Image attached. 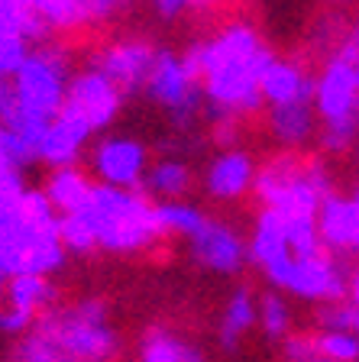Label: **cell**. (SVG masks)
I'll return each instance as SVG.
<instances>
[{
  "label": "cell",
  "instance_id": "1",
  "mask_svg": "<svg viewBox=\"0 0 359 362\" xmlns=\"http://www.w3.org/2000/svg\"><path fill=\"white\" fill-rule=\"evenodd\" d=\"M269 55L249 30H233L185 62L195 84H204L217 104L249 107L259 100V81L269 68Z\"/></svg>",
  "mask_w": 359,
  "mask_h": 362
},
{
  "label": "cell",
  "instance_id": "2",
  "mask_svg": "<svg viewBox=\"0 0 359 362\" xmlns=\"http://www.w3.org/2000/svg\"><path fill=\"white\" fill-rule=\"evenodd\" d=\"M75 217L88 223L94 243H104L110 249H136L162 233L156 223V207H146V201L117 188H94L91 204Z\"/></svg>",
  "mask_w": 359,
  "mask_h": 362
},
{
  "label": "cell",
  "instance_id": "3",
  "mask_svg": "<svg viewBox=\"0 0 359 362\" xmlns=\"http://www.w3.org/2000/svg\"><path fill=\"white\" fill-rule=\"evenodd\" d=\"M36 330H42L72 362H110L117 346L113 330L107 327V308L101 301L45 314Z\"/></svg>",
  "mask_w": 359,
  "mask_h": 362
},
{
  "label": "cell",
  "instance_id": "4",
  "mask_svg": "<svg viewBox=\"0 0 359 362\" xmlns=\"http://www.w3.org/2000/svg\"><path fill=\"white\" fill-rule=\"evenodd\" d=\"M314 98L321 113L330 123V143L334 146L350 143V136L356 133L353 110H356V100H359V78H356V59L353 55H343V59H337L327 68V75L314 84Z\"/></svg>",
  "mask_w": 359,
  "mask_h": 362
},
{
  "label": "cell",
  "instance_id": "5",
  "mask_svg": "<svg viewBox=\"0 0 359 362\" xmlns=\"http://www.w3.org/2000/svg\"><path fill=\"white\" fill-rule=\"evenodd\" d=\"M117 88L107 81L101 71L94 75H81L65 94V104H62V113H68L72 120H78L81 127L94 129L101 123L110 120V113L117 110Z\"/></svg>",
  "mask_w": 359,
  "mask_h": 362
},
{
  "label": "cell",
  "instance_id": "6",
  "mask_svg": "<svg viewBox=\"0 0 359 362\" xmlns=\"http://www.w3.org/2000/svg\"><path fill=\"white\" fill-rule=\"evenodd\" d=\"M146 90H149L152 98L159 100V104L172 107L175 117H188L191 113V107H195V78L188 75L185 62H175L172 55H156V62H152L149 75H146Z\"/></svg>",
  "mask_w": 359,
  "mask_h": 362
},
{
  "label": "cell",
  "instance_id": "7",
  "mask_svg": "<svg viewBox=\"0 0 359 362\" xmlns=\"http://www.w3.org/2000/svg\"><path fill=\"white\" fill-rule=\"evenodd\" d=\"M101 178L113 188H130L142 181V168H146V152L130 139H107L104 146H98L94 156Z\"/></svg>",
  "mask_w": 359,
  "mask_h": 362
},
{
  "label": "cell",
  "instance_id": "8",
  "mask_svg": "<svg viewBox=\"0 0 359 362\" xmlns=\"http://www.w3.org/2000/svg\"><path fill=\"white\" fill-rule=\"evenodd\" d=\"M191 243H195V256L201 259L207 269L237 272L239 265H243V243H239L227 226L214 223V220H207V226H204Z\"/></svg>",
  "mask_w": 359,
  "mask_h": 362
},
{
  "label": "cell",
  "instance_id": "9",
  "mask_svg": "<svg viewBox=\"0 0 359 362\" xmlns=\"http://www.w3.org/2000/svg\"><path fill=\"white\" fill-rule=\"evenodd\" d=\"M156 52L146 45H117L101 59V75L113 84V88H133V84L146 81Z\"/></svg>",
  "mask_w": 359,
  "mask_h": 362
},
{
  "label": "cell",
  "instance_id": "10",
  "mask_svg": "<svg viewBox=\"0 0 359 362\" xmlns=\"http://www.w3.org/2000/svg\"><path fill=\"white\" fill-rule=\"evenodd\" d=\"M321 236L334 249H359V201L327 197L321 207Z\"/></svg>",
  "mask_w": 359,
  "mask_h": 362
},
{
  "label": "cell",
  "instance_id": "11",
  "mask_svg": "<svg viewBox=\"0 0 359 362\" xmlns=\"http://www.w3.org/2000/svg\"><path fill=\"white\" fill-rule=\"evenodd\" d=\"M259 94L266 100H272L275 107L298 104V100H314V81L307 75H301L295 65H278V62H272L259 81Z\"/></svg>",
  "mask_w": 359,
  "mask_h": 362
},
{
  "label": "cell",
  "instance_id": "12",
  "mask_svg": "<svg viewBox=\"0 0 359 362\" xmlns=\"http://www.w3.org/2000/svg\"><path fill=\"white\" fill-rule=\"evenodd\" d=\"M253 178V162L243 152H227L220 156L207 172V191L214 197H237Z\"/></svg>",
  "mask_w": 359,
  "mask_h": 362
},
{
  "label": "cell",
  "instance_id": "13",
  "mask_svg": "<svg viewBox=\"0 0 359 362\" xmlns=\"http://www.w3.org/2000/svg\"><path fill=\"white\" fill-rule=\"evenodd\" d=\"M84 136H88V127H81L78 120H72L68 113L59 110L52 127L45 129V136L39 139V152L45 158H52V162H68V158L75 156L78 143H81Z\"/></svg>",
  "mask_w": 359,
  "mask_h": 362
},
{
  "label": "cell",
  "instance_id": "14",
  "mask_svg": "<svg viewBox=\"0 0 359 362\" xmlns=\"http://www.w3.org/2000/svg\"><path fill=\"white\" fill-rule=\"evenodd\" d=\"M142 362H204L191 343H185L181 337L162 330V327H152L142 339Z\"/></svg>",
  "mask_w": 359,
  "mask_h": 362
},
{
  "label": "cell",
  "instance_id": "15",
  "mask_svg": "<svg viewBox=\"0 0 359 362\" xmlns=\"http://www.w3.org/2000/svg\"><path fill=\"white\" fill-rule=\"evenodd\" d=\"M52 301V288L45 275H13L7 285V308H16L23 314L36 317L39 308Z\"/></svg>",
  "mask_w": 359,
  "mask_h": 362
},
{
  "label": "cell",
  "instance_id": "16",
  "mask_svg": "<svg viewBox=\"0 0 359 362\" xmlns=\"http://www.w3.org/2000/svg\"><path fill=\"white\" fill-rule=\"evenodd\" d=\"M256 324V301L249 291H237L230 298L224 310V320H220V343L224 349H233L239 343V337Z\"/></svg>",
  "mask_w": 359,
  "mask_h": 362
},
{
  "label": "cell",
  "instance_id": "17",
  "mask_svg": "<svg viewBox=\"0 0 359 362\" xmlns=\"http://www.w3.org/2000/svg\"><path fill=\"white\" fill-rule=\"evenodd\" d=\"M91 191L94 188H91L81 175L65 168V172H59L52 178V185H49V201L59 204L68 217H75V214H81L91 204Z\"/></svg>",
  "mask_w": 359,
  "mask_h": 362
},
{
  "label": "cell",
  "instance_id": "18",
  "mask_svg": "<svg viewBox=\"0 0 359 362\" xmlns=\"http://www.w3.org/2000/svg\"><path fill=\"white\" fill-rule=\"evenodd\" d=\"M156 223L159 230H172V233H188L195 240L207 226V217H204L198 207L191 204H159L156 207Z\"/></svg>",
  "mask_w": 359,
  "mask_h": 362
},
{
  "label": "cell",
  "instance_id": "19",
  "mask_svg": "<svg viewBox=\"0 0 359 362\" xmlns=\"http://www.w3.org/2000/svg\"><path fill=\"white\" fill-rule=\"evenodd\" d=\"M272 127L282 139L288 143H301L311 133V100H298V104H285L275 107L272 113Z\"/></svg>",
  "mask_w": 359,
  "mask_h": 362
},
{
  "label": "cell",
  "instance_id": "20",
  "mask_svg": "<svg viewBox=\"0 0 359 362\" xmlns=\"http://www.w3.org/2000/svg\"><path fill=\"white\" fill-rule=\"evenodd\" d=\"M359 359V337L353 333L324 330L314 337V362H356Z\"/></svg>",
  "mask_w": 359,
  "mask_h": 362
},
{
  "label": "cell",
  "instance_id": "21",
  "mask_svg": "<svg viewBox=\"0 0 359 362\" xmlns=\"http://www.w3.org/2000/svg\"><path fill=\"white\" fill-rule=\"evenodd\" d=\"M146 191L159 197H178L181 191L188 188V168L178 165V162H159L146 178H142Z\"/></svg>",
  "mask_w": 359,
  "mask_h": 362
},
{
  "label": "cell",
  "instance_id": "22",
  "mask_svg": "<svg viewBox=\"0 0 359 362\" xmlns=\"http://www.w3.org/2000/svg\"><path fill=\"white\" fill-rule=\"evenodd\" d=\"M13 362H72L52 339L42 330H33L20 339V346L13 349Z\"/></svg>",
  "mask_w": 359,
  "mask_h": 362
},
{
  "label": "cell",
  "instance_id": "23",
  "mask_svg": "<svg viewBox=\"0 0 359 362\" xmlns=\"http://www.w3.org/2000/svg\"><path fill=\"white\" fill-rule=\"evenodd\" d=\"M259 320H262V330H266V337L269 339H282L288 337V308H285L282 298H275V294H266L262 298V308H259Z\"/></svg>",
  "mask_w": 359,
  "mask_h": 362
},
{
  "label": "cell",
  "instance_id": "24",
  "mask_svg": "<svg viewBox=\"0 0 359 362\" xmlns=\"http://www.w3.org/2000/svg\"><path fill=\"white\" fill-rule=\"evenodd\" d=\"M324 330H337V333H353L359 337V308L356 304H337V308H327L321 314Z\"/></svg>",
  "mask_w": 359,
  "mask_h": 362
},
{
  "label": "cell",
  "instance_id": "25",
  "mask_svg": "<svg viewBox=\"0 0 359 362\" xmlns=\"http://www.w3.org/2000/svg\"><path fill=\"white\" fill-rule=\"evenodd\" d=\"M285 356L292 362H314V337L311 333H288L285 337Z\"/></svg>",
  "mask_w": 359,
  "mask_h": 362
},
{
  "label": "cell",
  "instance_id": "26",
  "mask_svg": "<svg viewBox=\"0 0 359 362\" xmlns=\"http://www.w3.org/2000/svg\"><path fill=\"white\" fill-rule=\"evenodd\" d=\"M33 324L30 314H23L16 308H0V333H26Z\"/></svg>",
  "mask_w": 359,
  "mask_h": 362
},
{
  "label": "cell",
  "instance_id": "27",
  "mask_svg": "<svg viewBox=\"0 0 359 362\" xmlns=\"http://www.w3.org/2000/svg\"><path fill=\"white\" fill-rule=\"evenodd\" d=\"M188 0H156V7H159V13H165V16H175L181 7H185Z\"/></svg>",
  "mask_w": 359,
  "mask_h": 362
},
{
  "label": "cell",
  "instance_id": "28",
  "mask_svg": "<svg viewBox=\"0 0 359 362\" xmlns=\"http://www.w3.org/2000/svg\"><path fill=\"white\" fill-rule=\"evenodd\" d=\"M350 294H353V304L359 308V269H356V275H353V281H350Z\"/></svg>",
  "mask_w": 359,
  "mask_h": 362
},
{
  "label": "cell",
  "instance_id": "29",
  "mask_svg": "<svg viewBox=\"0 0 359 362\" xmlns=\"http://www.w3.org/2000/svg\"><path fill=\"white\" fill-rule=\"evenodd\" d=\"M7 285H10V275H7L4 269H0V301L7 298Z\"/></svg>",
  "mask_w": 359,
  "mask_h": 362
},
{
  "label": "cell",
  "instance_id": "30",
  "mask_svg": "<svg viewBox=\"0 0 359 362\" xmlns=\"http://www.w3.org/2000/svg\"><path fill=\"white\" fill-rule=\"evenodd\" d=\"M356 78H359V55H356Z\"/></svg>",
  "mask_w": 359,
  "mask_h": 362
}]
</instances>
